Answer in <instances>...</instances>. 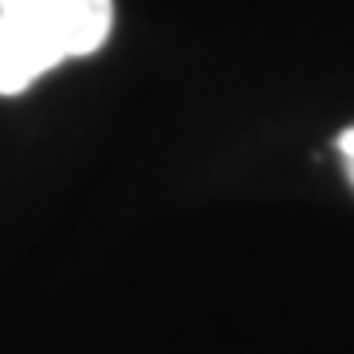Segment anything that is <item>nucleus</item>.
<instances>
[{
  "label": "nucleus",
  "mask_w": 354,
  "mask_h": 354,
  "mask_svg": "<svg viewBox=\"0 0 354 354\" xmlns=\"http://www.w3.org/2000/svg\"><path fill=\"white\" fill-rule=\"evenodd\" d=\"M114 0H0V95H20L106 44Z\"/></svg>",
  "instance_id": "1"
},
{
  "label": "nucleus",
  "mask_w": 354,
  "mask_h": 354,
  "mask_svg": "<svg viewBox=\"0 0 354 354\" xmlns=\"http://www.w3.org/2000/svg\"><path fill=\"white\" fill-rule=\"evenodd\" d=\"M335 150H339L342 165H346V177H351V185H354V127H346L339 138H335Z\"/></svg>",
  "instance_id": "2"
}]
</instances>
